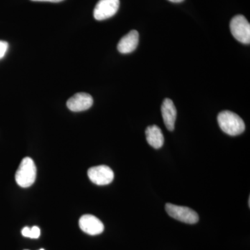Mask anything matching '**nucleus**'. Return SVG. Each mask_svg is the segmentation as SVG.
<instances>
[{
    "label": "nucleus",
    "mask_w": 250,
    "mask_h": 250,
    "mask_svg": "<svg viewBox=\"0 0 250 250\" xmlns=\"http://www.w3.org/2000/svg\"><path fill=\"white\" fill-rule=\"evenodd\" d=\"M218 122L223 132L230 136H238L246 129V125L241 117L231 111L220 112L218 116Z\"/></svg>",
    "instance_id": "f257e3e1"
},
{
    "label": "nucleus",
    "mask_w": 250,
    "mask_h": 250,
    "mask_svg": "<svg viewBox=\"0 0 250 250\" xmlns=\"http://www.w3.org/2000/svg\"><path fill=\"white\" fill-rule=\"evenodd\" d=\"M16 183L22 188L30 187L35 182L36 178V167L34 161L29 157L22 159L16 171Z\"/></svg>",
    "instance_id": "f03ea898"
},
{
    "label": "nucleus",
    "mask_w": 250,
    "mask_h": 250,
    "mask_svg": "<svg viewBox=\"0 0 250 250\" xmlns=\"http://www.w3.org/2000/svg\"><path fill=\"white\" fill-rule=\"evenodd\" d=\"M230 30L237 41L243 44H250V24L245 16H234L230 22Z\"/></svg>",
    "instance_id": "7ed1b4c3"
},
{
    "label": "nucleus",
    "mask_w": 250,
    "mask_h": 250,
    "mask_svg": "<svg viewBox=\"0 0 250 250\" xmlns=\"http://www.w3.org/2000/svg\"><path fill=\"white\" fill-rule=\"evenodd\" d=\"M166 210L170 217L182 223L192 225L199 221L198 214L188 207L167 203L166 205Z\"/></svg>",
    "instance_id": "20e7f679"
},
{
    "label": "nucleus",
    "mask_w": 250,
    "mask_h": 250,
    "mask_svg": "<svg viewBox=\"0 0 250 250\" xmlns=\"http://www.w3.org/2000/svg\"><path fill=\"white\" fill-rule=\"evenodd\" d=\"M120 0H100L93 11V16L97 21H104L111 18L118 12Z\"/></svg>",
    "instance_id": "39448f33"
},
{
    "label": "nucleus",
    "mask_w": 250,
    "mask_h": 250,
    "mask_svg": "<svg viewBox=\"0 0 250 250\" xmlns=\"http://www.w3.org/2000/svg\"><path fill=\"white\" fill-rule=\"evenodd\" d=\"M88 176L93 183L98 186H105L113 182L114 172L108 166H98L90 167L88 170Z\"/></svg>",
    "instance_id": "423d86ee"
},
{
    "label": "nucleus",
    "mask_w": 250,
    "mask_h": 250,
    "mask_svg": "<svg viewBox=\"0 0 250 250\" xmlns=\"http://www.w3.org/2000/svg\"><path fill=\"white\" fill-rule=\"evenodd\" d=\"M79 225L83 232L91 236L100 234L104 230V226L101 220L93 215H82L79 221Z\"/></svg>",
    "instance_id": "0eeeda50"
},
{
    "label": "nucleus",
    "mask_w": 250,
    "mask_h": 250,
    "mask_svg": "<svg viewBox=\"0 0 250 250\" xmlns=\"http://www.w3.org/2000/svg\"><path fill=\"white\" fill-rule=\"evenodd\" d=\"M93 99L89 94L78 93L74 95L67 102V106L70 111H86L93 106Z\"/></svg>",
    "instance_id": "6e6552de"
},
{
    "label": "nucleus",
    "mask_w": 250,
    "mask_h": 250,
    "mask_svg": "<svg viewBox=\"0 0 250 250\" xmlns=\"http://www.w3.org/2000/svg\"><path fill=\"white\" fill-rule=\"evenodd\" d=\"M161 113L166 128L169 131H173L177 118V109L170 99L166 98L164 100L161 106Z\"/></svg>",
    "instance_id": "1a4fd4ad"
},
{
    "label": "nucleus",
    "mask_w": 250,
    "mask_h": 250,
    "mask_svg": "<svg viewBox=\"0 0 250 250\" xmlns=\"http://www.w3.org/2000/svg\"><path fill=\"white\" fill-rule=\"evenodd\" d=\"M139 42V34L136 30L129 31L118 42V49L121 54H129L134 52Z\"/></svg>",
    "instance_id": "9d476101"
},
{
    "label": "nucleus",
    "mask_w": 250,
    "mask_h": 250,
    "mask_svg": "<svg viewBox=\"0 0 250 250\" xmlns=\"http://www.w3.org/2000/svg\"><path fill=\"white\" fill-rule=\"evenodd\" d=\"M146 139L154 149H160L164 143V136L160 128L156 125L149 126L146 131Z\"/></svg>",
    "instance_id": "9b49d317"
},
{
    "label": "nucleus",
    "mask_w": 250,
    "mask_h": 250,
    "mask_svg": "<svg viewBox=\"0 0 250 250\" xmlns=\"http://www.w3.org/2000/svg\"><path fill=\"white\" fill-rule=\"evenodd\" d=\"M22 235L26 238H33L36 239L39 238L41 236V229L39 227L34 226L33 228H29L25 227L22 229Z\"/></svg>",
    "instance_id": "f8f14e48"
},
{
    "label": "nucleus",
    "mask_w": 250,
    "mask_h": 250,
    "mask_svg": "<svg viewBox=\"0 0 250 250\" xmlns=\"http://www.w3.org/2000/svg\"><path fill=\"white\" fill-rule=\"evenodd\" d=\"M9 48V44L5 41H0V59L3 58Z\"/></svg>",
    "instance_id": "ddd939ff"
},
{
    "label": "nucleus",
    "mask_w": 250,
    "mask_h": 250,
    "mask_svg": "<svg viewBox=\"0 0 250 250\" xmlns=\"http://www.w3.org/2000/svg\"><path fill=\"white\" fill-rule=\"evenodd\" d=\"M34 1H49V2H61V1H63V0H31Z\"/></svg>",
    "instance_id": "4468645a"
},
{
    "label": "nucleus",
    "mask_w": 250,
    "mask_h": 250,
    "mask_svg": "<svg viewBox=\"0 0 250 250\" xmlns=\"http://www.w3.org/2000/svg\"><path fill=\"white\" fill-rule=\"evenodd\" d=\"M169 1H172V2L174 3H180L182 1H183L184 0H169Z\"/></svg>",
    "instance_id": "2eb2a0df"
},
{
    "label": "nucleus",
    "mask_w": 250,
    "mask_h": 250,
    "mask_svg": "<svg viewBox=\"0 0 250 250\" xmlns=\"http://www.w3.org/2000/svg\"><path fill=\"white\" fill-rule=\"evenodd\" d=\"M44 250V249H41V250Z\"/></svg>",
    "instance_id": "dca6fc26"
},
{
    "label": "nucleus",
    "mask_w": 250,
    "mask_h": 250,
    "mask_svg": "<svg viewBox=\"0 0 250 250\" xmlns=\"http://www.w3.org/2000/svg\"></svg>",
    "instance_id": "f3484780"
}]
</instances>
